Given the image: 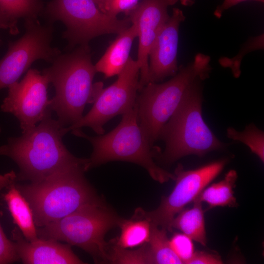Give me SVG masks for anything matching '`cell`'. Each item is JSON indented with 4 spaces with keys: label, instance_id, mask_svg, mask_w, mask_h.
Here are the masks:
<instances>
[{
    "label": "cell",
    "instance_id": "25",
    "mask_svg": "<svg viewBox=\"0 0 264 264\" xmlns=\"http://www.w3.org/2000/svg\"><path fill=\"white\" fill-rule=\"evenodd\" d=\"M109 262L113 264H149L146 243L134 250H127L113 244L109 249Z\"/></svg>",
    "mask_w": 264,
    "mask_h": 264
},
{
    "label": "cell",
    "instance_id": "28",
    "mask_svg": "<svg viewBox=\"0 0 264 264\" xmlns=\"http://www.w3.org/2000/svg\"><path fill=\"white\" fill-rule=\"evenodd\" d=\"M223 262L218 255L204 251H195L186 264H221Z\"/></svg>",
    "mask_w": 264,
    "mask_h": 264
},
{
    "label": "cell",
    "instance_id": "31",
    "mask_svg": "<svg viewBox=\"0 0 264 264\" xmlns=\"http://www.w3.org/2000/svg\"><path fill=\"white\" fill-rule=\"evenodd\" d=\"M100 10L104 13V7L108 0H93Z\"/></svg>",
    "mask_w": 264,
    "mask_h": 264
},
{
    "label": "cell",
    "instance_id": "12",
    "mask_svg": "<svg viewBox=\"0 0 264 264\" xmlns=\"http://www.w3.org/2000/svg\"><path fill=\"white\" fill-rule=\"evenodd\" d=\"M49 83L45 75L37 69H30L20 82L8 86L1 110L17 117L22 133L35 127L49 109L50 101L47 89Z\"/></svg>",
    "mask_w": 264,
    "mask_h": 264
},
{
    "label": "cell",
    "instance_id": "20",
    "mask_svg": "<svg viewBox=\"0 0 264 264\" xmlns=\"http://www.w3.org/2000/svg\"><path fill=\"white\" fill-rule=\"evenodd\" d=\"M118 226L121 232L111 243L125 249L140 246L147 243L151 232V223L146 218L135 213L129 220H121Z\"/></svg>",
    "mask_w": 264,
    "mask_h": 264
},
{
    "label": "cell",
    "instance_id": "24",
    "mask_svg": "<svg viewBox=\"0 0 264 264\" xmlns=\"http://www.w3.org/2000/svg\"><path fill=\"white\" fill-rule=\"evenodd\" d=\"M16 178L17 175L13 171L0 175V195ZM20 261L14 242L6 237L0 222V264H12Z\"/></svg>",
    "mask_w": 264,
    "mask_h": 264
},
{
    "label": "cell",
    "instance_id": "29",
    "mask_svg": "<svg viewBox=\"0 0 264 264\" xmlns=\"http://www.w3.org/2000/svg\"><path fill=\"white\" fill-rule=\"evenodd\" d=\"M18 22L10 18L0 10V29H7L10 34L16 35L18 33ZM1 40L0 39V44Z\"/></svg>",
    "mask_w": 264,
    "mask_h": 264
},
{
    "label": "cell",
    "instance_id": "9",
    "mask_svg": "<svg viewBox=\"0 0 264 264\" xmlns=\"http://www.w3.org/2000/svg\"><path fill=\"white\" fill-rule=\"evenodd\" d=\"M25 32L18 40L10 42L5 55L0 60V90L18 81L36 61L52 63L61 54L51 45L53 24H41L38 20H24Z\"/></svg>",
    "mask_w": 264,
    "mask_h": 264
},
{
    "label": "cell",
    "instance_id": "6",
    "mask_svg": "<svg viewBox=\"0 0 264 264\" xmlns=\"http://www.w3.org/2000/svg\"><path fill=\"white\" fill-rule=\"evenodd\" d=\"M201 81L197 80L190 87L161 131L159 139L164 141L165 148L157 156L166 164L190 154L202 156L226 146L202 118Z\"/></svg>",
    "mask_w": 264,
    "mask_h": 264
},
{
    "label": "cell",
    "instance_id": "33",
    "mask_svg": "<svg viewBox=\"0 0 264 264\" xmlns=\"http://www.w3.org/2000/svg\"></svg>",
    "mask_w": 264,
    "mask_h": 264
},
{
    "label": "cell",
    "instance_id": "22",
    "mask_svg": "<svg viewBox=\"0 0 264 264\" xmlns=\"http://www.w3.org/2000/svg\"><path fill=\"white\" fill-rule=\"evenodd\" d=\"M42 0H0V10L13 20H38L44 10Z\"/></svg>",
    "mask_w": 264,
    "mask_h": 264
},
{
    "label": "cell",
    "instance_id": "30",
    "mask_svg": "<svg viewBox=\"0 0 264 264\" xmlns=\"http://www.w3.org/2000/svg\"><path fill=\"white\" fill-rule=\"evenodd\" d=\"M246 0H253L263 3L264 0H224L222 4L218 6L214 11V15L218 18H220L223 13L230 8Z\"/></svg>",
    "mask_w": 264,
    "mask_h": 264
},
{
    "label": "cell",
    "instance_id": "3",
    "mask_svg": "<svg viewBox=\"0 0 264 264\" xmlns=\"http://www.w3.org/2000/svg\"><path fill=\"white\" fill-rule=\"evenodd\" d=\"M71 132L75 135L88 140L92 146L87 171L108 162L123 161L141 166L154 180L160 183L175 179L174 174L160 167L154 162V158L159 152L153 149L141 130L135 105L122 114L119 124L107 134L91 136L80 129Z\"/></svg>",
    "mask_w": 264,
    "mask_h": 264
},
{
    "label": "cell",
    "instance_id": "10",
    "mask_svg": "<svg viewBox=\"0 0 264 264\" xmlns=\"http://www.w3.org/2000/svg\"><path fill=\"white\" fill-rule=\"evenodd\" d=\"M139 73L136 60L130 57L117 80L109 87L100 89L89 112L75 123L65 127V133L88 127L98 134H103V127L107 122L134 107L139 89Z\"/></svg>",
    "mask_w": 264,
    "mask_h": 264
},
{
    "label": "cell",
    "instance_id": "4",
    "mask_svg": "<svg viewBox=\"0 0 264 264\" xmlns=\"http://www.w3.org/2000/svg\"><path fill=\"white\" fill-rule=\"evenodd\" d=\"M84 168L55 174L42 181L17 186L31 208L37 228L102 198L85 176Z\"/></svg>",
    "mask_w": 264,
    "mask_h": 264
},
{
    "label": "cell",
    "instance_id": "14",
    "mask_svg": "<svg viewBox=\"0 0 264 264\" xmlns=\"http://www.w3.org/2000/svg\"><path fill=\"white\" fill-rule=\"evenodd\" d=\"M185 20L183 11L174 8L151 48L149 55V82L158 83L177 73L179 28Z\"/></svg>",
    "mask_w": 264,
    "mask_h": 264
},
{
    "label": "cell",
    "instance_id": "21",
    "mask_svg": "<svg viewBox=\"0 0 264 264\" xmlns=\"http://www.w3.org/2000/svg\"><path fill=\"white\" fill-rule=\"evenodd\" d=\"M167 232V230L151 223L150 237L146 243L149 264H183L171 248Z\"/></svg>",
    "mask_w": 264,
    "mask_h": 264
},
{
    "label": "cell",
    "instance_id": "11",
    "mask_svg": "<svg viewBox=\"0 0 264 264\" xmlns=\"http://www.w3.org/2000/svg\"><path fill=\"white\" fill-rule=\"evenodd\" d=\"M227 162V159H221L191 170H185L178 164L174 173L176 185L168 196L162 198L158 207L152 211L138 208L134 213L171 231V222L175 216L220 173Z\"/></svg>",
    "mask_w": 264,
    "mask_h": 264
},
{
    "label": "cell",
    "instance_id": "19",
    "mask_svg": "<svg viewBox=\"0 0 264 264\" xmlns=\"http://www.w3.org/2000/svg\"><path fill=\"white\" fill-rule=\"evenodd\" d=\"M237 178L236 171L230 170L223 179L204 188L195 199L208 203V209L218 206L237 207L233 190Z\"/></svg>",
    "mask_w": 264,
    "mask_h": 264
},
{
    "label": "cell",
    "instance_id": "17",
    "mask_svg": "<svg viewBox=\"0 0 264 264\" xmlns=\"http://www.w3.org/2000/svg\"><path fill=\"white\" fill-rule=\"evenodd\" d=\"M2 194L13 222L28 241L33 242L39 237L33 212L29 203L18 187L17 180L11 182Z\"/></svg>",
    "mask_w": 264,
    "mask_h": 264
},
{
    "label": "cell",
    "instance_id": "26",
    "mask_svg": "<svg viewBox=\"0 0 264 264\" xmlns=\"http://www.w3.org/2000/svg\"><path fill=\"white\" fill-rule=\"evenodd\" d=\"M192 241L183 233H175L169 239L171 248L183 264H186L195 252Z\"/></svg>",
    "mask_w": 264,
    "mask_h": 264
},
{
    "label": "cell",
    "instance_id": "1",
    "mask_svg": "<svg viewBox=\"0 0 264 264\" xmlns=\"http://www.w3.org/2000/svg\"><path fill=\"white\" fill-rule=\"evenodd\" d=\"M64 128L48 109L38 126L20 136L9 138L0 147V155L9 157L19 168L17 181L37 182L75 168L87 171L88 158L74 156L64 144Z\"/></svg>",
    "mask_w": 264,
    "mask_h": 264
},
{
    "label": "cell",
    "instance_id": "7",
    "mask_svg": "<svg viewBox=\"0 0 264 264\" xmlns=\"http://www.w3.org/2000/svg\"><path fill=\"white\" fill-rule=\"evenodd\" d=\"M121 220L101 199L37 228V234L40 238L77 246L89 254L95 263L109 262V243L105 236L111 229L118 226Z\"/></svg>",
    "mask_w": 264,
    "mask_h": 264
},
{
    "label": "cell",
    "instance_id": "32",
    "mask_svg": "<svg viewBox=\"0 0 264 264\" xmlns=\"http://www.w3.org/2000/svg\"><path fill=\"white\" fill-rule=\"evenodd\" d=\"M181 3L184 6H191L195 2L194 0H180Z\"/></svg>",
    "mask_w": 264,
    "mask_h": 264
},
{
    "label": "cell",
    "instance_id": "27",
    "mask_svg": "<svg viewBox=\"0 0 264 264\" xmlns=\"http://www.w3.org/2000/svg\"><path fill=\"white\" fill-rule=\"evenodd\" d=\"M139 0H108L104 13L111 17H117L120 13L127 15L138 3Z\"/></svg>",
    "mask_w": 264,
    "mask_h": 264
},
{
    "label": "cell",
    "instance_id": "23",
    "mask_svg": "<svg viewBox=\"0 0 264 264\" xmlns=\"http://www.w3.org/2000/svg\"><path fill=\"white\" fill-rule=\"evenodd\" d=\"M227 136L234 140L245 144L252 153L264 161V133L254 124H250L242 131L230 127L227 129Z\"/></svg>",
    "mask_w": 264,
    "mask_h": 264
},
{
    "label": "cell",
    "instance_id": "5",
    "mask_svg": "<svg viewBox=\"0 0 264 264\" xmlns=\"http://www.w3.org/2000/svg\"><path fill=\"white\" fill-rule=\"evenodd\" d=\"M210 62L209 56L198 53L192 62L169 81L149 82L138 91L135 103L138 121L151 146L159 140L162 128L190 87L197 80L208 77Z\"/></svg>",
    "mask_w": 264,
    "mask_h": 264
},
{
    "label": "cell",
    "instance_id": "13",
    "mask_svg": "<svg viewBox=\"0 0 264 264\" xmlns=\"http://www.w3.org/2000/svg\"><path fill=\"white\" fill-rule=\"evenodd\" d=\"M178 0H141L126 16L137 31L136 61L139 67V89L149 83V55L158 33L170 15L168 8Z\"/></svg>",
    "mask_w": 264,
    "mask_h": 264
},
{
    "label": "cell",
    "instance_id": "18",
    "mask_svg": "<svg viewBox=\"0 0 264 264\" xmlns=\"http://www.w3.org/2000/svg\"><path fill=\"white\" fill-rule=\"evenodd\" d=\"M193 206L183 209L172 220L171 228L177 229L202 245L206 246L207 238L202 202L194 199Z\"/></svg>",
    "mask_w": 264,
    "mask_h": 264
},
{
    "label": "cell",
    "instance_id": "16",
    "mask_svg": "<svg viewBox=\"0 0 264 264\" xmlns=\"http://www.w3.org/2000/svg\"><path fill=\"white\" fill-rule=\"evenodd\" d=\"M137 37V31L132 24L118 35L107 50L95 65L97 72L106 78L118 75L130 58V53L134 39Z\"/></svg>",
    "mask_w": 264,
    "mask_h": 264
},
{
    "label": "cell",
    "instance_id": "15",
    "mask_svg": "<svg viewBox=\"0 0 264 264\" xmlns=\"http://www.w3.org/2000/svg\"><path fill=\"white\" fill-rule=\"evenodd\" d=\"M17 253L24 264H84L72 251L71 245L53 239L39 238L30 242L18 227L12 231Z\"/></svg>",
    "mask_w": 264,
    "mask_h": 264
},
{
    "label": "cell",
    "instance_id": "2",
    "mask_svg": "<svg viewBox=\"0 0 264 264\" xmlns=\"http://www.w3.org/2000/svg\"><path fill=\"white\" fill-rule=\"evenodd\" d=\"M51 64L42 71L55 89L48 109L56 113L58 121L65 127L83 116L85 106L93 103L103 84L93 83L97 71L88 45H79L71 52L60 54Z\"/></svg>",
    "mask_w": 264,
    "mask_h": 264
},
{
    "label": "cell",
    "instance_id": "8",
    "mask_svg": "<svg viewBox=\"0 0 264 264\" xmlns=\"http://www.w3.org/2000/svg\"><path fill=\"white\" fill-rule=\"evenodd\" d=\"M43 13L47 23L59 21L65 25L63 37L68 42V50L77 45L88 46L102 35H119L132 24L128 17L119 19L103 13L93 0H51Z\"/></svg>",
    "mask_w": 264,
    "mask_h": 264
}]
</instances>
